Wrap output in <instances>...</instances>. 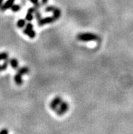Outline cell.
Wrapping results in <instances>:
<instances>
[{
  "mask_svg": "<svg viewBox=\"0 0 133 134\" xmlns=\"http://www.w3.org/2000/svg\"><path fill=\"white\" fill-rule=\"evenodd\" d=\"M0 134H8V130L5 128L4 129H2L1 131H0Z\"/></svg>",
  "mask_w": 133,
  "mask_h": 134,
  "instance_id": "cell-17",
  "label": "cell"
},
{
  "mask_svg": "<svg viewBox=\"0 0 133 134\" xmlns=\"http://www.w3.org/2000/svg\"><path fill=\"white\" fill-rule=\"evenodd\" d=\"M8 54L6 53H0V61H5L8 59Z\"/></svg>",
  "mask_w": 133,
  "mask_h": 134,
  "instance_id": "cell-12",
  "label": "cell"
},
{
  "mask_svg": "<svg viewBox=\"0 0 133 134\" xmlns=\"http://www.w3.org/2000/svg\"><path fill=\"white\" fill-rule=\"evenodd\" d=\"M54 6H52V5H50V6H48L45 8V11L47 12H53V10H54Z\"/></svg>",
  "mask_w": 133,
  "mask_h": 134,
  "instance_id": "cell-15",
  "label": "cell"
},
{
  "mask_svg": "<svg viewBox=\"0 0 133 134\" xmlns=\"http://www.w3.org/2000/svg\"><path fill=\"white\" fill-rule=\"evenodd\" d=\"M52 12H53V16H54V18L56 20L60 18V16H61V10H59V9L56 8H55Z\"/></svg>",
  "mask_w": 133,
  "mask_h": 134,
  "instance_id": "cell-9",
  "label": "cell"
},
{
  "mask_svg": "<svg viewBox=\"0 0 133 134\" xmlns=\"http://www.w3.org/2000/svg\"><path fill=\"white\" fill-rule=\"evenodd\" d=\"M22 76L20 74H19V73H17L14 76V80H15V82L16 85H20L22 83Z\"/></svg>",
  "mask_w": 133,
  "mask_h": 134,
  "instance_id": "cell-7",
  "label": "cell"
},
{
  "mask_svg": "<svg viewBox=\"0 0 133 134\" xmlns=\"http://www.w3.org/2000/svg\"><path fill=\"white\" fill-rule=\"evenodd\" d=\"M78 40L82 42H90V41H97L99 37L96 35L90 33L80 34L78 36Z\"/></svg>",
  "mask_w": 133,
  "mask_h": 134,
  "instance_id": "cell-1",
  "label": "cell"
},
{
  "mask_svg": "<svg viewBox=\"0 0 133 134\" xmlns=\"http://www.w3.org/2000/svg\"><path fill=\"white\" fill-rule=\"evenodd\" d=\"M55 20V19H54V16H48L44 18V19H39L37 22H38V25H39V26H42L44 25H46V24L52 23V22H54Z\"/></svg>",
  "mask_w": 133,
  "mask_h": 134,
  "instance_id": "cell-4",
  "label": "cell"
},
{
  "mask_svg": "<svg viewBox=\"0 0 133 134\" xmlns=\"http://www.w3.org/2000/svg\"><path fill=\"white\" fill-rule=\"evenodd\" d=\"M28 72H29V68H26V67H23V68H21L18 70V73L21 75V76L26 74Z\"/></svg>",
  "mask_w": 133,
  "mask_h": 134,
  "instance_id": "cell-10",
  "label": "cell"
},
{
  "mask_svg": "<svg viewBox=\"0 0 133 134\" xmlns=\"http://www.w3.org/2000/svg\"><path fill=\"white\" fill-rule=\"evenodd\" d=\"M48 1V0H42V4H45V3H47Z\"/></svg>",
  "mask_w": 133,
  "mask_h": 134,
  "instance_id": "cell-20",
  "label": "cell"
},
{
  "mask_svg": "<svg viewBox=\"0 0 133 134\" xmlns=\"http://www.w3.org/2000/svg\"><path fill=\"white\" fill-rule=\"evenodd\" d=\"M35 13H36V19H37V21H38V20H39V19H41V14H40V13H39V12H38V11H36V12H35Z\"/></svg>",
  "mask_w": 133,
  "mask_h": 134,
  "instance_id": "cell-18",
  "label": "cell"
},
{
  "mask_svg": "<svg viewBox=\"0 0 133 134\" xmlns=\"http://www.w3.org/2000/svg\"><path fill=\"white\" fill-rule=\"evenodd\" d=\"M62 99H61V97H56L53 99V100L50 103V108L52 110L56 111L57 110V108H59V105L61 104V103L62 102Z\"/></svg>",
  "mask_w": 133,
  "mask_h": 134,
  "instance_id": "cell-5",
  "label": "cell"
},
{
  "mask_svg": "<svg viewBox=\"0 0 133 134\" xmlns=\"http://www.w3.org/2000/svg\"><path fill=\"white\" fill-rule=\"evenodd\" d=\"M11 10L13 11V12H18L19 10H20V7L19 5H17V4H13V5L11 6Z\"/></svg>",
  "mask_w": 133,
  "mask_h": 134,
  "instance_id": "cell-13",
  "label": "cell"
},
{
  "mask_svg": "<svg viewBox=\"0 0 133 134\" xmlns=\"http://www.w3.org/2000/svg\"><path fill=\"white\" fill-rule=\"evenodd\" d=\"M26 25V21L24 19H20V20L17 22V26L19 28H23Z\"/></svg>",
  "mask_w": 133,
  "mask_h": 134,
  "instance_id": "cell-11",
  "label": "cell"
},
{
  "mask_svg": "<svg viewBox=\"0 0 133 134\" xmlns=\"http://www.w3.org/2000/svg\"><path fill=\"white\" fill-rule=\"evenodd\" d=\"M30 1L31 2L33 3V4H36V3H37V2H38V0H30Z\"/></svg>",
  "mask_w": 133,
  "mask_h": 134,
  "instance_id": "cell-19",
  "label": "cell"
},
{
  "mask_svg": "<svg viewBox=\"0 0 133 134\" xmlns=\"http://www.w3.org/2000/svg\"><path fill=\"white\" fill-rule=\"evenodd\" d=\"M37 7L35 6V7H33V8H29V10H28V11L27 12H30V13H35V12L37 11Z\"/></svg>",
  "mask_w": 133,
  "mask_h": 134,
  "instance_id": "cell-16",
  "label": "cell"
},
{
  "mask_svg": "<svg viewBox=\"0 0 133 134\" xmlns=\"http://www.w3.org/2000/svg\"><path fill=\"white\" fill-rule=\"evenodd\" d=\"M24 33L31 38H33L36 36V32L33 30V25L31 23H28L26 25L25 29H24Z\"/></svg>",
  "mask_w": 133,
  "mask_h": 134,
  "instance_id": "cell-3",
  "label": "cell"
},
{
  "mask_svg": "<svg viewBox=\"0 0 133 134\" xmlns=\"http://www.w3.org/2000/svg\"><path fill=\"white\" fill-rule=\"evenodd\" d=\"M26 20H28V21H31L33 19V16L32 13H30V12H27V14H26Z\"/></svg>",
  "mask_w": 133,
  "mask_h": 134,
  "instance_id": "cell-14",
  "label": "cell"
},
{
  "mask_svg": "<svg viewBox=\"0 0 133 134\" xmlns=\"http://www.w3.org/2000/svg\"><path fill=\"white\" fill-rule=\"evenodd\" d=\"M14 0H8V1H6V2H5V3H3V5L0 8V10H2V11H4V10L10 8L11 6L14 4Z\"/></svg>",
  "mask_w": 133,
  "mask_h": 134,
  "instance_id": "cell-6",
  "label": "cell"
},
{
  "mask_svg": "<svg viewBox=\"0 0 133 134\" xmlns=\"http://www.w3.org/2000/svg\"><path fill=\"white\" fill-rule=\"evenodd\" d=\"M69 110V105L67 102H62L61 103V104L59 105V108H57V110H56V113L58 114V115L62 116L65 113V112H67V110Z\"/></svg>",
  "mask_w": 133,
  "mask_h": 134,
  "instance_id": "cell-2",
  "label": "cell"
},
{
  "mask_svg": "<svg viewBox=\"0 0 133 134\" xmlns=\"http://www.w3.org/2000/svg\"><path fill=\"white\" fill-rule=\"evenodd\" d=\"M9 63H10V65H11V67H12V68H14V69H16V68H18V67H19V62H18V61H17L16 59H10V61H9Z\"/></svg>",
  "mask_w": 133,
  "mask_h": 134,
  "instance_id": "cell-8",
  "label": "cell"
},
{
  "mask_svg": "<svg viewBox=\"0 0 133 134\" xmlns=\"http://www.w3.org/2000/svg\"><path fill=\"white\" fill-rule=\"evenodd\" d=\"M3 0H0V8L3 5Z\"/></svg>",
  "mask_w": 133,
  "mask_h": 134,
  "instance_id": "cell-21",
  "label": "cell"
}]
</instances>
